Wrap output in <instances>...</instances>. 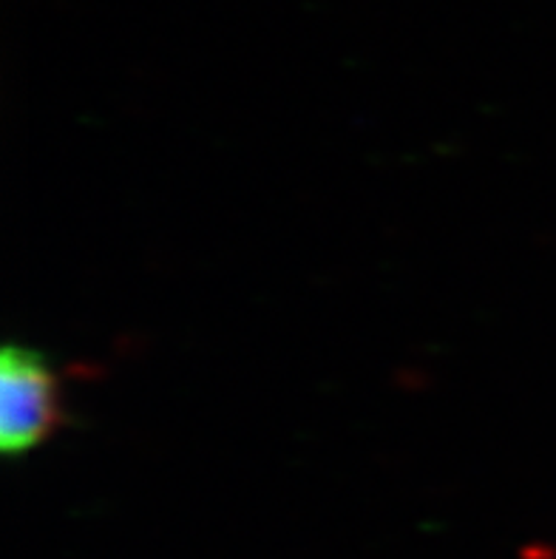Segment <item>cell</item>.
Wrapping results in <instances>:
<instances>
[{
  "mask_svg": "<svg viewBox=\"0 0 556 559\" xmlns=\"http://www.w3.org/2000/svg\"><path fill=\"white\" fill-rule=\"evenodd\" d=\"M60 376L40 349L7 344L0 353V452L26 457L66 426Z\"/></svg>",
  "mask_w": 556,
  "mask_h": 559,
  "instance_id": "obj_1",
  "label": "cell"
}]
</instances>
